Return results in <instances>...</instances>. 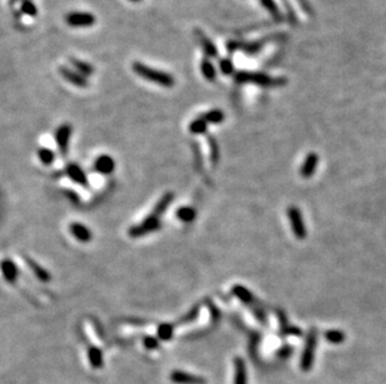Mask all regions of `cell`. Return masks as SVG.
<instances>
[{
	"mask_svg": "<svg viewBox=\"0 0 386 384\" xmlns=\"http://www.w3.org/2000/svg\"><path fill=\"white\" fill-rule=\"evenodd\" d=\"M133 70L138 77L156 85H160V86L173 87L175 84V79L172 74L163 72V70L154 69V68L148 67L145 64L139 63V61H135L133 64Z\"/></svg>",
	"mask_w": 386,
	"mask_h": 384,
	"instance_id": "6da1fadb",
	"label": "cell"
},
{
	"mask_svg": "<svg viewBox=\"0 0 386 384\" xmlns=\"http://www.w3.org/2000/svg\"><path fill=\"white\" fill-rule=\"evenodd\" d=\"M234 79L239 84H255L261 87H277L284 86L287 84V79L284 77H268L263 73H248V72H239L234 74Z\"/></svg>",
	"mask_w": 386,
	"mask_h": 384,
	"instance_id": "7a4b0ae2",
	"label": "cell"
},
{
	"mask_svg": "<svg viewBox=\"0 0 386 384\" xmlns=\"http://www.w3.org/2000/svg\"><path fill=\"white\" fill-rule=\"evenodd\" d=\"M160 219L150 215V216H148L146 219H144L139 225H135V226L131 227V229L129 230V236L134 237V238L146 236V234L151 233V232L160 229Z\"/></svg>",
	"mask_w": 386,
	"mask_h": 384,
	"instance_id": "3957f363",
	"label": "cell"
},
{
	"mask_svg": "<svg viewBox=\"0 0 386 384\" xmlns=\"http://www.w3.org/2000/svg\"><path fill=\"white\" fill-rule=\"evenodd\" d=\"M315 348H316V332H315V329H311L309 336H307L306 346H305L304 353L301 356V362H300L302 371L307 372L311 369L312 363H314Z\"/></svg>",
	"mask_w": 386,
	"mask_h": 384,
	"instance_id": "277c9868",
	"label": "cell"
},
{
	"mask_svg": "<svg viewBox=\"0 0 386 384\" xmlns=\"http://www.w3.org/2000/svg\"><path fill=\"white\" fill-rule=\"evenodd\" d=\"M65 21L69 26L73 28H90L95 24L96 19L92 13L85 11H72L65 16Z\"/></svg>",
	"mask_w": 386,
	"mask_h": 384,
	"instance_id": "5b68a950",
	"label": "cell"
},
{
	"mask_svg": "<svg viewBox=\"0 0 386 384\" xmlns=\"http://www.w3.org/2000/svg\"><path fill=\"white\" fill-rule=\"evenodd\" d=\"M288 216H289L290 222H291V229L295 237L299 239H304L306 237V229H305L304 220H302L300 210L296 207H290V209H288Z\"/></svg>",
	"mask_w": 386,
	"mask_h": 384,
	"instance_id": "8992f818",
	"label": "cell"
},
{
	"mask_svg": "<svg viewBox=\"0 0 386 384\" xmlns=\"http://www.w3.org/2000/svg\"><path fill=\"white\" fill-rule=\"evenodd\" d=\"M73 127L70 124H63L59 126L55 131V141H57L58 149L63 155H67L68 150H69V143L72 139Z\"/></svg>",
	"mask_w": 386,
	"mask_h": 384,
	"instance_id": "52a82bcc",
	"label": "cell"
},
{
	"mask_svg": "<svg viewBox=\"0 0 386 384\" xmlns=\"http://www.w3.org/2000/svg\"><path fill=\"white\" fill-rule=\"evenodd\" d=\"M60 75H62L68 82H70V84H73L77 87L84 89V87H88V85H89L87 77H83L82 74H79L77 70H72L69 69V68L62 67L60 68Z\"/></svg>",
	"mask_w": 386,
	"mask_h": 384,
	"instance_id": "ba28073f",
	"label": "cell"
},
{
	"mask_svg": "<svg viewBox=\"0 0 386 384\" xmlns=\"http://www.w3.org/2000/svg\"><path fill=\"white\" fill-rule=\"evenodd\" d=\"M170 379L173 383L175 384H205V381L202 377L194 376V374L187 373L183 371H174L170 374Z\"/></svg>",
	"mask_w": 386,
	"mask_h": 384,
	"instance_id": "9c48e42d",
	"label": "cell"
},
{
	"mask_svg": "<svg viewBox=\"0 0 386 384\" xmlns=\"http://www.w3.org/2000/svg\"><path fill=\"white\" fill-rule=\"evenodd\" d=\"M94 168L101 175H111L115 170V161L109 155H100L95 160Z\"/></svg>",
	"mask_w": 386,
	"mask_h": 384,
	"instance_id": "30bf717a",
	"label": "cell"
},
{
	"mask_svg": "<svg viewBox=\"0 0 386 384\" xmlns=\"http://www.w3.org/2000/svg\"><path fill=\"white\" fill-rule=\"evenodd\" d=\"M65 173H67V176L70 180L74 181L78 185L84 186V187L88 186L87 175H85L84 170H83L79 165H77V163H69V165L65 167Z\"/></svg>",
	"mask_w": 386,
	"mask_h": 384,
	"instance_id": "8fae6325",
	"label": "cell"
},
{
	"mask_svg": "<svg viewBox=\"0 0 386 384\" xmlns=\"http://www.w3.org/2000/svg\"><path fill=\"white\" fill-rule=\"evenodd\" d=\"M70 233L74 236L75 239H78L79 242H83V243H87V242H90L93 238V233L90 231L89 227H87L85 225L80 224V222H73L70 225Z\"/></svg>",
	"mask_w": 386,
	"mask_h": 384,
	"instance_id": "7c38bea8",
	"label": "cell"
},
{
	"mask_svg": "<svg viewBox=\"0 0 386 384\" xmlns=\"http://www.w3.org/2000/svg\"><path fill=\"white\" fill-rule=\"evenodd\" d=\"M195 35H196L197 41H199L200 46H201L202 51H204L205 55L207 56V59L216 58L217 49H216V46L214 45V43H212V41L210 40V39L207 38V36L205 35V34L202 33L201 30H199V29H196V30H195Z\"/></svg>",
	"mask_w": 386,
	"mask_h": 384,
	"instance_id": "4fadbf2b",
	"label": "cell"
},
{
	"mask_svg": "<svg viewBox=\"0 0 386 384\" xmlns=\"http://www.w3.org/2000/svg\"><path fill=\"white\" fill-rule=\"evenodd\" d=\"M234 384H248V376H246L245 362L240 357L234 359Z\"/></svg>",
	"mask_w": 386,
	"mask_h": 384,
	"instance_id": "5bb4252c",
	"label": "cell"
},
{
	"mask_svg": "<svg viewBox=\"0 0 386 384\" xmlns=\"http://www.w3.org/2000/svg\"><path fill=\"white\" fill-rule=\"evenodd\" d=\"M0 268H1V272H3L4 278H5L9 283L15 282L16 278H18L19 271L13 261L11 260L1 261V263H0Z\"/></svg>",
	"mask_w": 386,
	"mask_h": 384,
	"instance_id": "9a60e30c",
	"label": "cell"
},
{
	"mask_svg": "<svg viewBox=\"0 0 386 384\" xmlns=\"http://www.w3.org/2000/svg\"><path fill=\"white\" fill-rule=\"evenodd\" d=\"M317 162H319V156L316 155L315 153L309 154L305 158L304 163L301 166V170H300V173L304 178H309L311 177L312 173L315 172V168H316Z\"/></svg>",
	"mask_w": 386,
	"mask_h": 384,
	"instance_id": "2e32d148",
	"label": "cell"
},
{
	"mask_svg": "<svg viewBox=\"0 0 386 384\" xmlns=\"http://www.w3.org/2000/svg\"><path fill=\"white\" fill-rule=\"evenodd\" d=\"M173 200H174V194H173V192H167L165 195H163V197H161V199L156 202L155 206H154L153 211H151V215L160 219L161 215L167 211L168 207L170 206Z\"/></svg>",
	"mask_w": 386,
	"mask_h": 384,
	"instance_id": "e0dca14e",
	"label": "cell"
},
{
	"mask_svg": "<svg viewBox=\"0 0 386 384\" xmlns=\"http://www.w3.org/2000/svg\"><path fill=\"white\" fill-rule=\"evenodd\" d=\"M70 63H72L73 67L75 68V70H77L79 74H82L83 77H92V75L94 74V68H93L92 64L87 63V61H83L77 58H72L70 59Z\"/></svg>",
	"mask_w": 386,
	"mask_h": 384,
	"instance_id": "ac0fdd59",
	"label": "cell"
},
{
	"mask_svg": "<svg viewBox=\"0 0 386 384\" xmlns=\"http://www.w3.org/2000/svg\"><path fill=\"white\" fill-rule=\"evenodd\" d=\"M88 358H89L90 364L93 368L99 369L104 366V357H102V352L96 347H90L88 349Z\"/></svg>",
	"mask_w": 386,
	"mask_h": 384,
	"instance_id": "d6986e66",
	"label": "cell"
},
{
	"mask_svg": "<svg viewBox=\"0 0 386 384\" xmlns=\"http://www.w3.org/2000/svg\"><path fill=\"white\" fill-rule=\"evenodd\" d=\"M233 293H234V296H236V297H238L239 300L241 301V302L245 303V305H248V306H250V307H253V305H254L253 295H251L250 291L246 290L244 286H240V285L234 286Z\"/></svg>",
	"mask_w": 386,
	"mask_h": 384,
	"instance_id": "ffe728a7",
	"label": "cell"
},
{
	"mask_svg": "<svg viewBox=\"0 0 386 384\" xmlns=\"http://www.w3.org/2000/svg\"><path fill=\"white\" fill-rule=\"evenodd\" d=\"M260 3H261V5H263L264 8H265L266 10L269 11V14L273 16L274 20L283 21L284 16H283V14H282V11H280L278 4L275 3V0H260Z\"/></svg>",
	"mask_w": 386,
	"mask_h": 384,
	"instance_id": "44dd1931",
	"label": "cell"
},
{
	"mask_svg": "<svg viewBox=\"0 0 386 384\" xmlns=\"http://www.w3.org/2000/svg\"><path fill=\"white\" fill-rule=\"evenodd\" d=\"M200 69H201L202 75L206 80L209 81H214L216 79V69L212 65V63L210 61V59H202L201 64H200Z\"/></svg>",
	"mask_w": 386,
	"mask_h": 384,
	"instance_id": "7402d4cb",
	"label": "cell"
},
{
	"mask_svg": "<svg viewBox=\"0 0 386 384\" xmlns=\"http://www.w3.org/2000/svg\"><path fill=\"white\" fill-rule=\"evenodd\" d=\"M177 217L180 221L185 222V224H190V222L194 221L195 217H196V211L190 206L180 207L177 211Z\"/></svg>",
	"mask_w": 386,
	"mask_h": 384,
	"instance_id": "603a6c76",
	"label": "cell"
},
{
	"mask_svg": "<svg viewBox=\"0 0 386 384\" xmlns=\"http://www.w3.org/2000/svg\"><path fill=\"white\" fill-rule=\"evenodd\" d=\"M189 130L190 133L194 134V135H201V134H205L207 130V122L205 121L202 116L196 117V119L193 120L192 124H190Z\"/></svg>",
	"mask_w": 386,
	"mask_h": 384,
	"instance_id": "cb8c5ba5",
	"label": "cell"
},
{
	"mask_svg": "<svg viewBox=\"0 0 386 384\" xmlns=\"http://www.w3.org/2000/svg\"><path fill=\"white\" fill-rule=\"evenodd\" d=\"M158 338L160 341H170L174 336V326L170 323H161L158 327Z\"/></svg>",
	"mask_w": 386,
	"mask_h": 384,
	"instance_id": "d4e9b609",
	"label": "cell"
},
{
	"mask_svg": "<svg viewBox=\"0 0 386 384\" xmlns=\"http://www.w3.org/2000/svg\"><path fill=\"white\" fill-rule=\"evenodd\" d=\"M202 117H204V120L207 122V124H220V122L224 121L225 115H224V112L221 111V110L214 109L205 112V114L202 115Z\"/></svg>",
	"mask_w": 386,
	"mask_h": 384,
	"instance_id": "484cf974",
	"label": "cell"
},
{
	"mask_svg": "<svg viewBox=\"0 0 386 384\" xmlns=\"http://www.w3.org/2000/svg\"><path fill=\"white\" fill-rule=\"evenodd\" d=\"M28 266H30L31 271L34 272V275L36 276V278H39V280L41 281V282H49L50 281V275H49L48 272H46L45 270H44L41 266H39V263L34 262V261L31 260H28Z\"/></svg>",
	"mask_w": 386,
	"mask_h": 384,
	"instance_id": "4316f807",
	"label": "cell"
},
{
	"mask_svg": "<svg viewBox=\"0 0 386 384\" xmlns=\"http://www.w3.org/2000/svg\"><path fill=\"white\" fill-rule=\"evenodd\" d=\"M325 338L333 344H340L345 341V333L343 331H338V329H331V331L325 332Z\"/></svg>",
	"mask_w": 386,
	"mask_h": 384,
	"instance_id": "83f0119b",
	"label": "cell"
},
{
	"mask_svg": "<svg viewBox=\"0 0 386 384\" xmlns=\"http://www.w3.org/2000/svg\"><path fill=\"white\" fill-rule=\"evenodd\" d=\"M38 157L39 160L41 161V162L44 163V165H51V163L54 162V160H55V155H54L53 151L50 150V149H46V148H41L38 150Z\"/></svg>",
	"mask_w": 386,
	"mask_h": 384,
	"instance_id": "f1b7e54d",
	"label": "cell"
},
{
	"mask_svg": "<svg viewBox=\"0 0 386 384\" xmlns=\"http://www.w3.org/2000/svg\"><path fill=\"white\" fill-rule=\"evenodd\" d=\"M20 9L28 16H36V14H38V9H36V6L34 5L31 0H24L23 3H21Z\"/></svg>",
	"mask_w": 386,
	"mask_h": 384,
	"instance_id": "f546056e",
	"label": "cell"
},
{
	"mask_svg": "<svg viewBox=\"0 0 386 384\" xmlns=\"http://www.w3.org/2000/svg\"><path fill=\"white\" fill-rule=\"evenodd\" d=\"M220 72L224 75H233L234 74V64L230 59H221L219 63Z\"/></svg>",
	"mask_w": 386,
	"mask_h": 384,
	"instance_id": "4dcf8cb0",
	"label": "cell"
},
{
	"mask_svg": "<svg viewBox=\"0 0 386 384\" xmlns=\"http://www.w3.org/2000/svg\"><path fill=\"white\" fill-rule=\"evenodd\" d=\"M282 1L283 4H284L285 10H287V15L288 18H289V21L292 24V25H296L297 19H296V15H295L294 9H292L291 5H290V1L289 0H282Z\"/></svg>",
	"mask_w": 386,
	"mask_h": 384,
	"instance_id": "1f68e13d",
	"label": "cell"
},
{
	"mask_svg": "<svg viewBox=\"0 0 386 384\" xmlns=\"http://www.w3.org/2000/svg\"><path fill=\"white\" fill-rule=\"evenodd\" d=\"M143 343H144V347H145L146 349H149V351H153V349H156L159 347L158 339H156L155 337H151V336L144 337Z\"/></svg>",
	"mask_w": 386,
	"mask_h": 384,
	"instance_id": "d6a6232c",
	"label": "cell"
},
{
	"mask_svg": "<svg viewBox=\"0 0 386 384\" xmlns=\"http://www.w3.org/2000/svg\"><path fill=\"white\" fill-rule=\"evenodd\" d=\"M199 312H200V307L199 306H195V307L193 308V309L190 310V312L188 313V314L185 315L184 318H183L182 322L183 323H188V322L194 321V319H196L197 315H199Z\"/></svg>",
	"mask_w": 386,
	"mask_h": 384,
	"instance_id": "836d02e7",
	"label": "cell"
},
{
	"mask_svg": "<svg viewBox=\"0 0 386 384\" xmlns=\"http://www.w3.org/2000/svg\"><path fill=\"white\" fill-rule=\"evenodd\" d=\"M209 143L210 148H211V160L212 162H216L217 158H219V146L212 138H209Z\"/></svg>",
	"mask_w": 386,
	"mask_h": 384,
	"instance_id": "e575fe53",
	"label": "cell"
},
{
	"mask_svg": "<svg viewBox=\"0 0 386 384\" xmlns=\"http://www.w3.org/2000/svg\"><path fill=\"white\" fill-rule=\"evenodd\" d=\"M296 1L300 4L301 9L305 11V13L307 14V15H312V9H311V6H310V4L307 3L306 0H296Z\"/></svg>",
	"mask_w": 386,
	"mask_h": 384,
	"instance_id": "d590c367",
	"label": "cell"
},
{
	"mask_svg": "<svg viewBox=\"0 0 386 384\" xmlns=\"http://www.w3.org/2000/svg\"><path fill=\"white\" fill-rule=\"evenodd\" d=\"M285 334H292V336H301V331L295 327H288L287 329L284 331Z\"/></svg>",
	"mask_w": 386,
	"mask_h": 384,
	"instance_id": "8d00e7d4",
	"label": "cell"
},
{
	"mask_svg": "<svg viewBox=\"0 0 386 384\" xmlns=\"http://www.w3.org/2000/svg\"><path fill=\"white\" fill-rule=\"evenodd\" d=\"M130 1H134V3H138V1H141V0H130Z\"/></svg>",
	"mask_w": 386,
	"mask_h": 384,
	"instance_id": "74e56055",
	"label": "cell"
}]
</instances>
